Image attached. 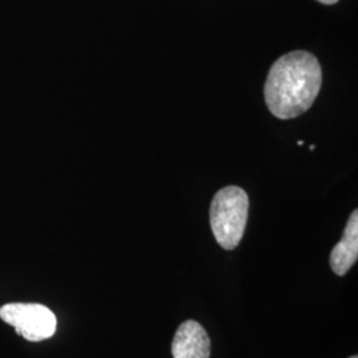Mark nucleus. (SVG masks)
<instances>
[{
    "mask_svg": "<svg viewBox=\"0 0 358 358\" xmlns=\"http://www.w3.org/2000/svg\"><path fill=\"white\" fill-rule=\"evenodd\" d=\"M0 317L28 341L48 340L56 332L57 320L50 308L41 304L13 303L0 307Z\"/></svg>",
    "mask_w": 358,
    "mask_h": 358,
    "instance_id": "obj_3",
    "label": "nucleus"
},
{
    "mask_svg": "<svg viewBox=\"0 0 358 358\" xmlns=\"http://www.w3.org/2000/svg\"><path fill=\"white\" fill-rule=\"evenodd\" d=\"M322 84L320 63L307 51L289 52L269 69L264 97L269 112L280 120H291L316 101Z\"/></svg>",
    "mask_w": 358,
    "mask_h": 358,
    "instance_id": "obj_1",
    "label": "nucleus"
},
{
    "mask_svg": "<svg viewBox=\"0 0 358 358\" xmlns=\"http://www.w3.org/2000/svg\"><path fill=\"white\" fill-rule=\"evenodd\" d=\"M297 145H299V146H303V145H304V142L299 141V142H297Z\"/></svg>",
    "mask_w": 358,
    "mask_h": 358,
    "instance_id": "obj_7",
    "label": "nucleus"
},
{
    "mask_svg": "<svg viewBox=\"0 0 358 358\" xmlns=\"http://www.w3.org/2000/svg\"><path fill=\"white\" fill-rule=\"evenodd\" d=\"M173 358H210L211 341L205 328L196 321L179 325L171 344Z\"/></svg>",
    "mask_w": 358,
    "mask_h": 358,
    "instance_id": "obj_4",
    "label": "nucleus"
},
{
    "mask_svg": "<svg viewBox=\"0 0 358 358\" xmlns=\"http://www.w3.org/2000/svg\"><path fill=\"white\" fill-rule=\"evenodd\" d=\"M250 201L242 187L227 186L215 194L210 208L211 230L224 250L236 248L247 226Z\"/></svg>",
    "mask_w": 358,
    "mask_h": 358,
    "instance_id": "obj_2",
    "label": "nucleus"
},
{
    "mask_svg": "<svg viewBox=\"0 0 358 358\" xmlns=\"http://www.w3.org/2000/svg\"><path fill=\"white\" fill-rule=\"evenodd\" d=\"M317 1H320L322 4H327V6H331V4H336L338 0H317Z\"/></svg>",
    "mask_w": 358,
    "mask_h": 358,
    "instance_id": "obj_6",
    "label": "nucleus"
},
{
    "mask_svg": "<svg viewBox=\"0 0 358 358\" xmlns=\"http://www.w3.org/2000/svg\"><path fill=\"white\" fill-rule=\"evenodd\" d=\"M358 257V211L355 210L346 223L343 239L333 247L331 268L338 276H344L355 266Z\"/></svg>",
    "mask_w": 358,
    "mask_h": 358,
    "instance_id": "obj_5",
    "label": "nucleus"
},
{
    "mask_svg": "<svg viewBox=\"0 0 358 358\" xmlns=\"http://www.w3.org/2000/svg\"><path fill=\"white\" fill-rule=\"evenodd\" d=\"M349 358H358L357 356H352V357H349Z\"/></svg>",
    "mask_w": 358,
    "mask_h": 358,
    "instance_id": "obj_8",
    "label": "nucleus"
}]
</instances>
